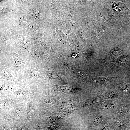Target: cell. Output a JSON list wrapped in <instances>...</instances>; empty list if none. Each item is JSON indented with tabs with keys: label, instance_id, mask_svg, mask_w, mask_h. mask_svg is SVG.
<instances>
[{
	"label": "cell",
	"instance_id": "1",
	"mask_svg": "<svg viewBox=\"0 0 130 130\" xmlns=\"http://www.w3.org/2000/svg\"><path fill=\"white\" fill-rule=\"evenodd\" d=\"M96 94L103 101H121L124 99L117 85L110 84L102 86L99 88Z\"/></svg>",
	"mask_w": 130,
	"mask_h": 130
},
{
	"label": "cell",
	"instance_id": "2",
	"mask_svg": "<svg viewBox=\"0 0 130 130\" xmlns=\"http://www.w3.org/2000/svg\"><path fill=\"white\" fill-rule=\"evenodd\" d=\"M103 113L108 119L111 118L130 119V99H124L116 108L111 111Z\"/></svg>",
	"mask_w": 130,
	"mask_h": 130
},
{
	"label": "cell",
	"instance_id": "3",
	"mask_svg": "<svg viewBox=\"0 0 130 130\" xmlns=\"http://www.w3.org/2000/svg\"><path fill=\"white\" fill-rule=\"evenodd\" d=\"M108 119L113 129L114 130H130V119L111 118Z\"/></svg>",
	"mask_w": 130,
	"mask_h": 130
},
{
	"label": "cell",
	"instance_id": "4",
	"mask_svg": "<svg viewBox=\"0 0 130 130\" xmlns=\"http://www.w3.org/2000/svg\"><path fill=\"white\" fill-rule=\"evenodd\" d=\"M117 78L116 77L90 75L89 79L92 87L94 88H97L102 86L110 84L111 82L115 81Z\"/></svg>",
	"mask_w": 130,
	"mask_h": 130
},
{
	"label": "cell",
	"instance_id": "5",
	"mask_svg": "<svg viewBox=\"0 0 130 130\" xmlns=\"http://www.w3.org/2000/svg\"><path fill=\"white\" fill-rule=\"evenodd\" d=\"M121 101L116 100L103 101L97 107L96 110L103 113L110 111L116 108L119 106Z\"/></svg>",
	"mask_w": 130,
	"mask_h": 130
},
{
	"label": "cell",
	"instance_id": "6",
	"mask_svg": "<svg viewBox=\"0 0 130 130\" xmlns=\"http://www.w3.org/2000/svg\"><path fill=\"white\" fill-rule=\"evenodd\" d=\"M103 101L96 94L95 96L86 99L82 104V106L86 110L93 112L96 110L97 108Z\"/></svg>",
	"mask_w": 130,
	"mask_h": 130
},
{
	"label": "cell",
	"instance_id": "7",
	"mask_svg": "<svg viewBox=\"0 0 130 130\" xmlns=\"http://www.w3.org/2000/svg\"><path fill=\"white\" fill-rule=\"evenodd\" d=\"M90 115L92 130H97L103 120L106 117L104 114L96 110L91 112Z\"/></svg>",
	"mask_w": 130,
	"mask_h": 130
},
{
	"label": "cell",
	"instance_id": "8",
	"mask_svg": "<svg viewBox=\"0 0 130 130\" xmlns=\"http://www.w3.org/2000/svg\"><path fill=\"white\" fill-rule=\"evenodd\" d=\"M0 79L10 80L20 85L22 84L20 81L10 74L6 70L3 64L0 65Z\"/></svg>",
	"mask_w": 130,
	"mask_h": 130
},
{
	"label": "cell",
	"instance_id": "9",
	"mask_svg": "<svg viewBox=\"0 0 130 130\" xmlns=\"http://www.w3.org/2000/svg\"><path fill=\"white\" fill-rule=\"evenodd\" d=\"M123 52V50L118 47H116L113 49L106 57L100 60L104 63H108L115 60Z\"/></svg>",
	"mask_w": 130,
	"mask_h": 130
},
{
	"label": "cell",
	"instance_id": "10",
	"mask_svg": "<svg viewBox=\"0 0 130 130\" xmlns=\"http://www.w3.org/2000/svg\"><path fill=\"white\" fill-rule=\"evenodd\" d=\"M117 85L124 99H130V83L122 81Z\"/></svg>",
	"mask_w": 130,
	"mask_h": 130
},
{
	"label": "cell",
	"instance_id": "11",
	"mask_svg": "<svg viewBox=\"0 0 130 130\" xmlns=\"http://www.w3.org/2000/svg\"><path fill=\"white\" fill-rule=\"evenodd\" d=\"M52 86L54 90L56 91H60L65 93H75L79 89L78 88L65 86H61L53 84Z\"/></svg>",
	"mask_w": 130,
	"mask_h": 130
},
{
	"label": "cell",
	"instance_id": "12",
	"mask_svg": "<svg viewBox=\"0 0 130 130\" xmlns=\"http://www.w3.org/2000/svg\"><path fill=\"white\" fill-rule=\"evenodd\" d=\"M21 111L20 109H17L13 110L7 115L3 117V119L7 123L14 121L18 119L21 115Z\"/></svg>",
	"mask_w": 130,
	"mask_h": 130
},
{
	"label": "cell",
	"instance_id": "13",
	"mask_svg": "<svg viewBox=\"0 0 130 130\" xmlns=\"http://www.w3.org/2000/svg\"><path fill=\"white\" fill-rule=\"evenodd\" d=\"M13 64L15 70L17 71H21L24 66L22 59L16 57L12 59Z\"/></svg>",
	"mask_w": 130,
	"mask_h": 130
},
{
	"label": "cell",
	"instance_id": "14",
	"mask_svg": "<svg viewBox=\"0 0 130 130\" xmlns=\"http://www.w3.org/2000/svg\"><path fill=\"white\" fill-rule=\"evenodd\" d=\"M27 109L26 111L27 114L26 121H28L32 119L34 112V107L32 102H28L26 103Z\"/></svg>",
	"mask_w": 130,
	"mask_h": 130
},
{
	"label": "cell",
	"instance_id": "15",
	"mask_svg": "<svg viewBox=\"0 0 130 130\" xmlns=\"http://www.w3.org/2000/svg\"><path fill=\"white\" fill-rule=\"evenodd\" d=\"M109 123L108 118L104 119L98 126L97 130H112Z\"/></svg>",
	"mask_w": 130,
	"mask_h": 130
},
{
	"label": "cell",
	"instance_id": "16",
	"mask_svg": "<svg viewBox=\"0 0 130 130\" xmlns=\"http://www.w3.org/2000/svg\"><path fill=\"white\" fill-rule=\"evenodd\" d=\"M27 73L28 78L34 79H38L39 76V72L38 68H31L29 70Z\"/></svg>",
	"mask_w": 130,
	"mask_h": 130
},
{
	"label": "cell",
	"instance_id": "17",
	"mask_svg": "<svg viewBox=\"0 0 130 130\" xmlns=\"http://www.w3.org/2000/svg\"><path fill=\"white\" fill-rule=\"evenodd\" d=\"M104 30L103 28L99 27L95 31L94 34L95 42L97 43L104 35Z\"/></svg>",
	"mask_w": 130,
	"mask_h": 130
},
{
	"label": "cell",
	"instance_id": "18",
	"mask_svg": "<svg viewBox=\"0 0 130 130\" xmlns=\"http://www.w3.org/2000/svg\"><path fill=\"white\" fill-rule=\"evenodd\" d=\"M13 94L14 96L16 97L23 98L26 96L27 93L24 90L21 89H18L15 91Z\"/></svg>",
	"mask_w": 130,
	"mask_h": 130
},
{
	"label": "cell",
	"instance_id": "19",
	"mask_svg": "<svg viewBox=\"0 0 130 130\" xmlns=\"http://www.w3.org/2000/svg\"><path fill=\"white\" fill-rule=\"evenodd\" d=\"M74 104L73 101L70 100H66L62 103L61 106L62 107L67 109L72 108Z\"/></svg>",
	"mask_w": 130,
	"mask_h": 130
},
{
	"label": "cell",
	"instance_id": "20",
	"mask_svg": "<svg viewBox=\"0 0 130 130\" xmlns=\"http://www.w3.org/2000/svg\"><path fill=\"white\" fill-rule=\"evenodd\" d=\"M60 118L57 116L49 117L46 120L48 124H53L60 120Z\"/></svg>",
	"mask_w": 130,
	"mask_h": 130
},
{
	"label": "cell",
	"instance_id": "21",
	"mask_svg": "<svg viewBox=\"0 0 130 130\" xmlns=\"http://www.w3.org/2000/svg\"><path fill=\"white\" fill-rule=\"evenodd\" d=\"M49 77L52 79L61 80V76L58 73L55 72L50 73L49 74Z\"/></svg>",
	"mask_w": 130,
	"mask_h": 130
},
{
	"label": "cell",
	"instance_id": "22",
	"mask_svg": "<svg viewBox=\"0 0 130 130\" xmlns=\"http://www.w3.org/2000/svg\"><path fill=\"white\" fill-rule=\"evenodd\" d=\"M11 89V87L9 84L5 83H1L0 85V92H6Z\"/></svg>",
	"mask_w": 130,
	"mask_h": 130
},
{
	"label": "cell",
	"instance_id": "23",
	"mask_svg": "<svg viewBox=\"0 0 130 130\" xmlns=\"http://www.w3.org/2000/svg\"><path fill=\"white\" fill-rule=\"evenodd\" d=\"M57 99L52 98H49L45 101L44 105L46 107H49L52 105Z\"/></svg>",
	"mask_w": 130,
	"mask_h": 130
},
{
	"label": "cell",
	"instance_id": "24",
	"mask_svg": "<svg viewBox=\"0 0 130 130\" xmlns=\"http://www.w3.org/2000/svg\"><path fill=\"white\" fill-rule=\"evenodd\" d=\"M58 112L59 114L64 116L68 115L70 113L68 110L62 109H59L58 110Z\"/></svg>",
	"mask_w": 130,
	"mask_h": 130
},
{
	"label": "cell",
	"instance_id": "25",
	"mask_svg": "<svg viewBox=\"0 0 130 130\" xmlns=\"http://www.w3.org/2000/svg\"><path fill=\"white\" fill-rule=\"evenodd\" d=\"M42 130H61V128L58 126L55 125L43 128Z\"/></svg>",
	"mask_w": 130,
	"mask_h": 130
},
{
	"label": "cell",
	"instance_id": "26",
	"mask_svg": "<svg viewBox=\"0 0 130 130\" xmlns=\"http://www.w3.org/2000/svg\"><path fill=\"white\" fill-rule=\"evenodd\" d=\"M79 34L80 36L84 39H86L87 38V36L85 33L82 30H80L79 32Z\"/></svg>",
	"mask_w": 130,
	"mask_h": 130
},
{
	"label": "cell",
	"instance_id": "27",
	"mask_svg": "<svg viewBox=\"0 0 130 130\" xmlns=\"http://www.w3.org/2000/svg\"><path fill=\"white\" fill-rule=\"evenodd\" d=\"M125 70L127 76L130 78V65Z\"/></svg>",
	"mask_w": 130,
	"mask_h": 130
},
{
	"label": "cell",
	"instance_id": "28",
	"mask_svg": "<svg viewBox=\"0 0 130 130\" xmlns=\"http://www.w3.org/2000/svg\"><path fill=\"white\" fill-rule=\"evenodd\" d=\"M84 21L86 23H89L90 22V19L87 16H84L83 17Z\"/></svg>",
	"mask_w": 130,
	"mask_h": 130
},
{
	"label": "cell",
	"instance_id": "29",
	"mask_svg": "<svg viewBox=\"0 0 130 130\" xmlns=\"http://www.w3.org/2000/svg\"><path fill=\"white\" fill-rule=\"evenodd\" d=\"M127 16L126 21V23L128 25L130 23V12L128 15Z\"/></svg>",
	"mask_w": 130,
	"mask_h": 130
},
{
	"label": "cell",
	"instance_id": "30",
	"mask_svg": "<svg viewBox=\"0 0 130 130\" xmlns=\"http://www.w3.org/2000/svg\"><path fill=\"white\" fill-rule=\"evenodd\" d=\"M127 38V40L128 42V45L129 46L130 51V35H129Z\"/></svg>",
	"mask_w": 130,
	"mask_h": 130
},
{
	"label": "cell",
	"instance_id": "31",
	"mask_svg": "<svg viewBox=\"0 0 130 130\" xmlns=\"http://www.w3.org/2000/svg\"><path fill=\"white\" fill-rule=\"evenodd\" d=\"M128 25H129V26L130 27V23H129Z\"/></svg>",
	"mask_w": 130,
	"mask_h": 130
},
{
	"label": "cell",
	"instance_id": "32",
	"mask_svg": "<svg viewBox=\"0 0 130 130\" xmlns=\"http://www.w3.org/2000/svg\"><path fill=\"white\" fill-rule=\"evenodd\" d=\"M114 130L113 129V130Z\"/></svg>",
	"mask_w": 130,
	"mask_h": 130
}]
</instances>
